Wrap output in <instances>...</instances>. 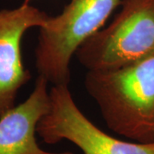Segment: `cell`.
Wrapping results in <instances>:
<instances>
[{
    "mask_svg": "<svg viewBox=\"0 0 154 154\" xmlns=\"http://www.w3.org/2000/svg\"><path fill=\"white\" fill-rule=\"evenodd\" d=\"M49 16L23 4L0 10V117L15 106L18 91L31 79L22 56V41L32 28H40Z\"/></svg>",
    "mask_w": 154,
    "mask_h": 154,
    "instance_id": "obj_5",
    "label": "cell"
},
{
    "mask_svg": "<svg viewBox=\"0 0 154 154\" xmlns=\"http://www.w3.org/2000/svg\"><path fill=\"white\" fill-rule=\"evenodd\" d=\"M37 134L46 144L71 142L83 154H154V141H125L102 131L80 110L69 85L51 88L49 110L38 122Z\"/></svg>",
    "mask_w": 154,
    "mask_h": 154,
    "instance_id": "obj_4",
    "label": "cell"
},
{
    "mask_svg": "<svg viewBox=\"0 0 154 154\" xmlns=\"http://www.w3.org/2000/svg\"><path fill=\"white\" fill-rule=\"evenodd\" d=\"M48 84L38 75L25 101L0 117V154H73L43 150L35 137L38 122L49 110Z\"/></svg>",
    "mask_w": 154,
    "mask_h": 154,
    "instance_id": "obj_6",
    "label": "cell"
},
{
    "mask_svg": "<svg viewBox=\"0 0 154 154\" xmlns=\"http://www.w3.org/2000/svg\"><path fill=\"white\" fill-rule=\"evenodd\" d=\"M121 5L110 25L76 51L88 70L114 69L154 56V0H122Z\"/></svg>",
    "mask_w": 154,
    "mask_h": 154,
    "instance_id": "obj_3",
    "label": "cell"
},
{
    "mask_svg": "<svg viewBox=\"0 0 154 154\" xmlns=\"http://www.w3.org/2000/svg\"><path fill=\"white\" fill-rule=\"evenodd\" d=\"M84 85L110 130L134 142H153L154 56L114 69L88 70Z\"/></svg>",
    "mask_w": 154,
    "mask_h": 154,
    "instance_id": "obj_1",
    "label": "cell"
},
{
    "mask_svg": "<svg viewBox=\"0 0 154 154\" xmlns=\"http://www.w3.org/2000/svg\"><path fill=\"white\" fill-rule=\"evenodd\" d=\"M122 0H69L63 11L38 28L34 51L38 75L52 86L69 85L78 48L101 29Z\"/></svg>",
    "mask_w": 154,
    "mask_h": 154,
    "instance_id": "obj_2",
    "label": "cell"
}]
</instances>
